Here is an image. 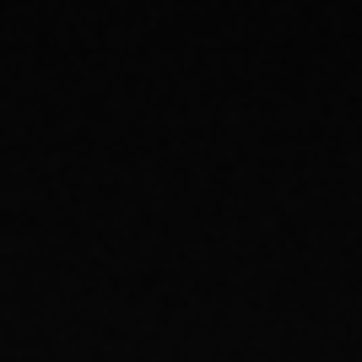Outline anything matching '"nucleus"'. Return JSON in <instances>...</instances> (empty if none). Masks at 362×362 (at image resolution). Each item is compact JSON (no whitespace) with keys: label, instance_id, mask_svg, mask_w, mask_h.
<instances>
[]
</instances>
